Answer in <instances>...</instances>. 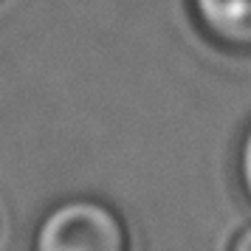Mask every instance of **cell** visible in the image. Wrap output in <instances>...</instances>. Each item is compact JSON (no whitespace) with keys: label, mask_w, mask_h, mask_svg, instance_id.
I'll use <instances>...</instances> for the list:
<instances>
[{"label":"cell","mask_w":251,"mask_h":251,"mask_svg":"<svg viewBox=\"0 0 251 251\" xmlns=\"http://www.w3.org/2000/svg\"><path fill=\"white\" fill-rule=\"evenodd\" d=\"M28 251H136V237L122 209L107 198L68 195L40 215Z\"/></svg>","instance_id":"6da1fadb"},{"label":"cell","mask_w":251,"mask_h":251,"mask_svg":"<svg viewBox=\"0 0 251 251\" xmlns=\"http://www.w3.org/2000/svg\"><path fill=\"white\" fill-rule=\"evenodd\" d=\"M198 34L231 57H251V0H186Z\"/></svg>","instance_id":"7a4b0ae2"},{"label":"cell","mask_w":251,"mask_h":251,"mask_svg":"<svg viewBox=\"0 0 251 251\" xmlns=\"http://www.w3.org/2000/svg\"><path fill=\"white\" fill-rule=\"evenodd\" d=\"M231 167H234V183H237L240 198L251 209V119L243 125V130L237 136Z\"/></svg>","instance_id":"3957f363"},{"label":"cell","mask_w":251,"mask_h":251,"mask_svg":"<svg viewBox=\"0 0 251 251\" xmlns=\"http://www.w3.org/2000/svg\"><path fill=\"white\" fill-rule=\"evenodd\" d=\"M220 251H251V223H243V226L234 228V231L223 240Z\"/></svg>","instance_id":"277c9868"},{"label":"cell","mask_w":251,"mask_h":251,"mask_svg":"<svg viewBox=\"0 0 251 251\" xmlns=\"http://www.w3.org/2000/svg\"><path fill=\"white\" fill-rule=\"evenodd\" d=\"M0 231H3V226H0Z\"/></svg>","instance_id":"5b68a950"}]
</instances>
